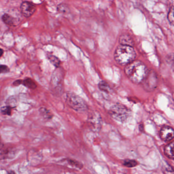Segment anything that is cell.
<instances>
[{
  "instance_id": "1",
  "label": "cell",
  "mask_w": 174,
  "mask_h": 174,
  "mask_svg": "<svg viewBox=\"0 0 174 174\" xmlns=\"http://www.w3.org/2000/svg\"><path fill=\"white\" fill-rule=\"evenodd\" d=\"M124 72L129 79L135 84L143 82L148 73L146 65L139 61H134L126 65Z\"/></svg>"
},
{
  "instance_id": "2",
  "label": "cell",
  "mask_w": 174,
  "mask_h": 174,
  "mask_svg": "<svg viewBox=\"0 0 174 174\" xmlns=\"http://www.w3.org/2000/svg\"><path fill=\"white\" fill-rule=\"evenodd\" d=\"M136 53L132 46L120 45L114 54L115 61L121 65H127L134 61Z\"/></svg>"
},
{
  "instance_id": "3",
  "label": "cell",
  "mask_w": 174,
  "mask_h": 174,
  "mask_svg": "<svg viewBox=\"0 0 174 174\" xmlns=\"http://www.w3.org/2000/svg\"><path fill=\"white\" fill-rule=\"evenodd\" d=\"M65 99L68 106L77 112L82 113L88 110L86 102L74 93L67 92L65 96Z\"/></svg>"
},
{
  "instance_id": "4",
  "label": "cell",
  "mask_w": 174,
  "mask_h": 174,
  "mask_svg": "<svg viewBox=\"0 0 174 174\" xmlns=\"http://www.w3.org/2000/svg\"><path fill=\"white\" fill-rule=\"evenodd\" d=\"M111 117L114 120L120 122H125L130 116V111L120 103L113 105L109 111Z\"/></svg>"
},
{
  "instance_id": "5",
  "label": "cell",
  "mask_w": 174,
  "mask_h": 174,
  "mask_svg": "<svg viewBox=\"0 0 174 174\" xmlns=\"http://www.w3.org/2000/svg\"><path fill=\"white\" fill-rule=\"evenodd\" d=\"M63 79V71L61 69L57 68L53 73L51 82L53 91L54 93L58 94L61 92Z\"/></svg>"
},
{
  "instance_id": "6",
  "label": "cell",
  "mask_w": 174,
  "mask_h": 174,
  "mask_svg": "<svg viewBox=\"0 0 174 174\" xmlns=\"http://www.w3.org/2000/svg\"><path fill=\"white\" fill-rule=\"evenodd\" d=\"M87 121L91 128L94 131H99L101 127V117L97 111H94L90 113Z\"/></svg>"
},
{
  "instance_id": "7",
  "label": "cell",
  "mask_w": 174,
  "mask_h": 174,
  "mask_svg": "<svg viewBox=\"0 0 174 174\" xmlns=\"http://www.w3.org/2000/svg\"><path fill=\"white\" fill-rule=\"evenodd\" d=\"M143 82L145 89L148 91L153 90L158 85V78L155 73L151 71L148 73Z\"/></svg>"
},
{
  "instance_id": "8",
  "label": "cell",
  "mask_w": 174,
  "mask_h": 174,
  "mask_svg": "<svg viewBox=\"0 0 174 174\" xmlns=\"http://www.w3.org/2000/svg\"><path fill=\"white\" fill-rule=\"evenodd\" d=\"M21 13L26 17H30L35 13L36 8L33 3L28 1L23 2L21 5Z\"/></svg>"
},
{
  "instance_id": "9",
  "label": "cell",
  "mask_w": 174,
  "mask_h": 174,
  "mask_svg": "<svg viewBox=\"0 0 174 174\" xmlns=\"http://www.w3.org/2000/svg\"><path fill=\"white\" fill-rule=\"evenodd\" d=\"M159 135L163 141L169 142L174 138V130L171 127L166 126L161 129Z\"/></svg>"
},
{
  "instance_id": "10",
  "label": "cell",
  "mask_w": 174,
  "mask_h": 174,
  "mask_svg": "<svg viewBox=\"0 0 174 174\" xmlns=\"http://www.w3.org/2000/svg\"><path fill=\"white\" fill-rule=\"evenodd\" d=\"M2 20L6 25L9 26H14L16 24V18L8 13L3 14L2 16Z\"/></svg>"
},
{
  "instance_id": "11",
  "label": "cell",
  "mask_w": 174,
  "mask_h": 174,
  "mask_svg": "<svg viewBox=\"0 0 174 174\" xmlns=\"http://www.w3.org/2000/svg\"><path fill=\"white\" fill-rule=\"evenodd\" d=\"M164 151L167 158L174 159V142L167 145L164 147Z\"/></svg>"
},
{
  "instance_id": "12",
  "label": "cell",
  "mask_w": 174,
  "mask_h": 174,
  "mask_svg": "<svg viewBox=\"0 0 174 174\" xmlns=\"http://www.w3.org/2000/svg\"><path fill=\"white\" fill-rule=\"evenodd\" d=\"M119 42L120 45H129L132 46L133 45V41H132L131 38L128 35H121L119 38Z\"/></svg>"
},
{
  "instance_id": "13",
  "label": "cell",
  "mask_w": 174,
  "mask_h": 174,
  "mask_svg": "<svg viewBox=\"0 0 174 174\" xmlns=\"http://www.w3.org/2000/svg\"><path fill=\"white\" fill-rule=\"evenodd\" d=\"M39 113L41 116L43 117V118L46 120H50L53 117V115L50 112V111L49 110L45 107H41L39 109Z\"/></svg>"
},
{
  "instance_id": "14",
  "label": "cell",
  "mask_w": 174,
  "mask_h": 174,
  "mask_svg": "<svg viewBox=\"0 0 174 174\" xmlns=\"http://www.w3.org/2000/svg\"><path fill=\"white\" fill-rule=\"evenodd\" d=\"M22 85L30 89H35L37 88L36 83L30 78H26L22 80Z\"/></svg>"
},
{
  "instance_id": "15",
  "label": "cell",
  "mask_w": 174,
  "mask_h": 174,
  "mask_svg": "<svg viewBox=\"0 0 174 174\" xmlns=\"http://www.w3.org/2000/svg\"><path fill=\"white\" fill-rule=\"evenodd\" d=\"M47 57H48V60L49 61L50 63L53 64V65L55 66L56 68H59L60 64H61V61L58 58L51 54H48Z\"/></svg>"
},
{
  "instance_id": "16",
  "label": "cell",
  "mask_w": 174,
  "mask_h": 174,
  "mask_svg": "<svg viewBox=\"0 0 174 174\" xmlns=\"http://www.w3.org/2000/svg\"><path fill=\"white\" fill-rule=\"evenodd\" d=\"M98 88L100 90L106 93H109L110 91V87L105 81H101L98 84Z\"/></svg>"
},
{
  "instance_id": "17",
  "label": "cell",
  "mask_w": 174,
  "mask_h": 174,
  "mask_svg": "<svg viewBox=\"0 0 174 174\" xmlns=\"http://www.w3.org/2000/svg\"><path fill=\"white\" fill-rule=\"evenodd\" d=\"M123 164L124 166L128 167H134L138 165V162L137 161L134 160H131V159H126L123 162Z\"/></svg>"
},
{
  "instance_id": "18",
  "label": "cell",
  "mask_w": 174,
  "mask_h": 174,
  "mask_svg": "<svg viewBox=\"0 0 174 174\" xmlns=\"http://www.w3.org/2000/svg\"><path fill=\"white\" fill-rule=\"evenodd\" d=\"M11 110H12V107H10V106H6L2 107L1 111L2 114L4 115L10 116L11 115Z\"/></svg>"
},
{
  "instance_id": "19",
  "label": "cell",
  "mask_w": 174,
  "mask_h": 174,
  "mask_svg": "<svg viewBox=\"0 0 174 174\" xmlns=\"http://www.w3.org/2000/svg\"><path fill=\"white\" fill-rule=\"evenodd\" d=\"M167 18L169 22L172 25L174 26V8L172 7L170 9L169 13L167 15Z\"/></svg>"
},
{
  "instance_id": "20",
  "label": "cell",
  "mask_w": 174,
  "mask_h": 174,
  "mask_svg": "<svg viewBox=\"0 0 174 174\" xmlns=\"http://www.w3.org/2000/svg\"><path fill=\"white\" fill-rule=\"evenodd\" d=\"M16 98L14 96L10 97L9 98L7 99V106H10V107H12V108L16 106Z\"/></svg>"
},
{
  "instance_id": "21",
  "label": "cell",
  "mask_w": 174,
  "mask_h": 174,
  "mask_svg": "<svg viewBox=\"0 0 174 174\" xmlns=\"http://www.w3.org/2000/svg\"><path fill=\"white\" fill-rule=\"evenodd\" d=\"M10 71L8 66L5 65H0V74L8 73Z\"/></svg>"
},
{
  "instance_id": "22",
  "label": "cell",
  "mask_w": 174,
  "mask_h": 174,
  "mask_svg": "<svg viewBox=\"0 0 174 174\" xmlns=\"http://www.w3.org/2000/svg\"><path fill=\"white\" fill-rule=\"evenodd\" d=\"M68 8H67V6L65 4H63L59 5L58 7V10L61 12H67L68 11Z\"/></svg>"
},
{
  "instance_id": "23",
  "label": "cell",
  "mask_w": 174,
  "mask_h": 174,
  "mask_svg": "<svg viewBox=\"0 0 174 174\" xmlns=\"http://www.w3.org/2000/svg\"><path fill=\"white\" fill-rule=\"evenodd\" d=\"M164 171L165 174H174V170L170 166H167V167H165Z\"/></svg>"
},
{
  "instance_id": "24",
  "label": "cell",
  "mask_w": 174,
  "mask_h": 174,
  "mask_svg": "<svg viewBox=\"0 0 174 174\" xmlns=\"http://www.w3.org/2000/svg\"><path fill=\"white\" fill-rule=\"evenodd\" d=\"M167 60L170 66L174 69V54L170 55Z\"/></svg>"
},
{
  "instance_id": "25",
  "label": "cell",
  "mask_w": 174,
  "mask_h": 174,
  "mask_svg": "<svg viewBox=\"0 0 174 174\" xmlns=\"http://www.w3.org/2000/svg\"><path fill=\"white\" fill-rule=\"evenodd\" d=\"M22 80H21V79H18V80H16V81H14L13 83V85L15 86H18L19 85H21L22 84Z\"/></svg>"
},
{
  "instance_id": "26",
  "label": "cell",
  "mask_w": 174,
  "mask_h": 174,
  "mask_svg": "<svg viewBox=\"0 0 174 174\" xmlns=\"http://www.w3.org/2000/svg\"><path fill=\"white\" fill-rule=\"evenodd\" d=\"M139 130H141V131H143V124H141V125H139Z\"/></svg>"
},
{
  "instance_id": "27",
  "label": "cell",
  "mask_w": 174,
  "mask_h": 174,
  "mask_svg": "<svg viewBox=\"0 0 174 174\" xmlns=\"http://www.w3.org/2000/svg\"><path fill=\"white\" fill-rule=\"evenodd\" d=\"M3 53H4V51H3V49L0 48V58L3 56Z\"/></svg>"
}]
</instances>
